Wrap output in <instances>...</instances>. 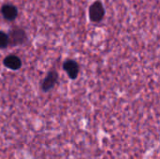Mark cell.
Listing matches in <instances>:
<instances>
[{
    "label": "cell",
    "instance_id": "7a4b0ae2",
    "mask_svg": "<svg viewBox=\"0 0 160 159\" xmlns=\"http://www.w3.org/2000/svg\"><path fill=\"white\" fill-rule=\"evenodd\" d=\"M9 38V45H22L27 40L26 33L22 28H13L10 30L8 34Z\"/></svg>",
    "mask_w": 160,
    "mask_h": 159
},
{
    "label": "cell",
    "instance_id": "6da1fadb",
    "mask_svg": "<svg viewBox=\"0 0 160 159\" xmlns=\"http://www.w3.org/2000/svg\"><path fill=\"white\" fill-rule=\"evenodd\" d=\"M105 16V8L103 4L97 0L89 7V18L93 22H99Z\"/></svg>",
    "mask_w": 160,
    "mask_h": 159
},
{
    "label": "cell",
    "instance_id": "5b68a950",
    "mask_svg": "<svg viewBox=\"0 0 160 159\" xmlns=\"http://www.w3.org/2000/svg\"><path fill=\"white\" fill-rule=\"evenodd\" d=\"M1 13L2 16L8 20V21H13L18 16V9L15 6L11 4H6L3 5L1 7Z\"/></svg>",
    "mask_w": 160,
    "mask_h": 159
},
{
    "label": "cell",
    "instance_id": "277c9868",
    "mask_svg": "<svg viewBox=\"0 0 160 159\" xmlns=\"http://www.w3.org/2000/svg\"><path fill=\"white\" fill-rule=\"evenodd\" d=\"M63 67H64V70L68 73V77L72 80H75L78 75H79V72H80V67H79V64L72 60V59H68L67 60L64 65H63Z\"/></svg>",
    "mask_w": 160,
    "mask_h": 159
},
{
    "label": "cell",
    "instance_id": "8992f818",
    "mask_svg": "<svg viewBox=\"0 0 160 159\" xmlns=\"http://www.w3.org/2000/svg\"><path fill=\"white\" fill-rule=\"evenodd\" d=\"M3 62L5 67L11 70H18L22 67V60L17 55H8L4 59Z\"/></svg>",
    "mask_w": 160,
    "mask_h": 159
},
{
    "label": "cell",
    "instance_id": "3957f363",
    "mask_svg": "<svg viewBox=\"0 0 160 159\" xmlns=\"http://www.w3.org/2000/svg\"><path fill=\"white\" fill-rule=\"evenodd\" d=\"M58 80V73L55 70H51L42 82L41 89L43 92H49L52 90Z\"/></svg>",
    "mask_w": 160,
    "mask_h": 159
},
{
    "label": "cell",
    "instance_id": "52a82bcc",
    "mask_svg": "<svg viewBox=\"0 0 160 159\" xmlns=\"http://www.w3.org/2000/svg\"><path fill=\"white\" fill-rule=\"evenodd\" d=\"M9 45L8 35L3 31H0V49H5Z\"/></svg>",
    "mask_w": 160,
    "mask_h": 159
}]
</instances>
